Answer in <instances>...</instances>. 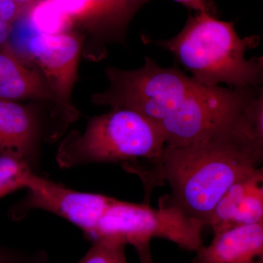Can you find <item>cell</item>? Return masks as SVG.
<instances>
[{"label": "cell", "instance_id": "2e32d148", "mask_svg": "<svg viewBox=\"0 0 263 263\" xmlns=\"http://www.w3.org/2000/svg\"><path fill=\"white\" fill-rule=\"evenodd\" d=\"M125 243L116 240L98 238L76 263H128Z\"/></svg>", "mask_w": 263, "mask_h": 263}, {"label": "cell", "instance_id": "8992f818", "mask_svg": "<svg viewBox=\"0 0 263 263\" xmlns=\"http://www.w3.org/2000/svg\"><path fill=\"white\" fill-rule=\"evenodd\" d=\"M262 94L260 86L230 89L201 86L157 125L166 148L186 146L245 114Z\"/></svg>", "mask_w": 263, "mask_h": 263}, {"label": "cell", "instance_id": "5bb4252c", "mask_svg": "<svg viewBox=\"0 0 263 263\" xmlns=\"http://www.w3.org/2000/svg\"><path fill=\"white\" fill-rule=\"evenodd\" d=\"M34 174L36 173L19 156L0 154V198L20 189H27Z\"/></svg>", "mask_w": 263, "mask_h": 263}, {"label": "cell", "instance_id": "ba28073f", "mask_svg": "<svg viewBox=\"0 0 263 263\" xmlns=\"http://www.w3.org/2000/svg\"><path fill=\"white\" fill-rule=\"evenodd\" d=\"M83 37L70 31L60 34H39L29 41L31 62L41 71L53 97V114L69 125L78 120L80 112L72 103V90L79 73Z\"/></svg>", "mask_w": 263, "mask_h": 263}, {"label": "cell", "instance_id": "30bf717a", "mask_svg": "<svg viewBox=\"0 0 263 263\" xmlns=\"http://www.w3.org/2000/svg\"><path fill=\"white\" fill-rule=\"evenodd\" d=\"M67 125L51 111L17 102L0 100V154L19 156L36 173L41 160V145L53 143L63 136Z\"/></svg>", "mask_w": 263, "mask_h": 263}, {"label": "cell", "instance_id": "8fae6325", "mask_svg": "<svg viewBox=\"0 0 263 263\" xmlns=\"http://www.w3.org/2000/svg\"><path fill=\"white\" fill-rule=\"evenodd\" d=\"M263 221V171L233 183L216 204L209 221L213 232Z\"/></svg>", "mask_w": 263, "mask_h": 263}, {"label": "cell", "instance_id": "d6986e66", "mask_svg": "<svg viewBox=\"0 0 263 263\" xmlns=\"http://www.w3.org/2000/svg\"><path fill=\"white\" fill-rule=\"evenodd\" d=\"M134 247L138 254L139 263H155L151 252L150 242L140 243Z\"/></svg>", "mask_w": 263, "mask_h": 263}, {"label": "cell", "instance_id": "44dd1931", "mask_svg": "<svg viewBox=\"0 0 263 263\" xmlns=\"http://www.w3.org/2000/svg\"><path fill=\"white\" fill-rule=\"evenodd\" d=\"M261 263H263V262H261Z\"/></svg>", "mask_w": 263, "mask_h": 263}, {"label": "cell", "instance_id": "6da1fadb", "mask_svg": "<svg viewBox=\"0 0 263 263\" xmlns=\"http://www.w3.org/2000/svg\"><path fill=\"white\" fill-rule=\"evenodd\" d=\"M263 95L248 110L200 139L165 148L160 178L171 188L166 199L185 214L209 224L216 204L235 182L263 160Z\"/></svg>", "mask_w": 263, "mask_h": 263}, {"label": "cell", "instance_id": "52a82bcc", "mask_svg": "<svg viewBox=\"0 0 263 263\" xmlns=\"http://www.w3.org/2000/svg\"><path fill=\"white\" fill-rule=\"evenodd\" d=\"M70 22L71 31L83 37L82 53L98 62L108 45L125 41L129 22L145 0H54Z\"/></svg>", "mask_w": 263, "mask_h": 263}, {"label": "cell", "instance_id": "ffe728a7", "mask_svg": "<svg viewBox=\"0 0 263 263\" xmlns=\"http://www.w3.org/2000/svg\"><path fill=\"white\" fill-rule=\"evenodd\" d=\"M22 11L28 8L31 5L37 3V0H12Z\"/></svg>", "mask_w": 263, "mask_h": 263}, {"label": "cell", "instance_id": "e0dca14e", "mask_svg": "<svg viewBox=\"0 0 263 263\" xmlns=\"http://www.w3.org/2000/svg\"><path fill=\"white\" fill-rule=\"evenodd\" d=\"M0 263H50L43 250H26L0 245Z\"/></svg>", "mask_w": 263, "mask_h": 263}, {"label": "cell", "instance_id": "4fadbf2b", "mask_svg": "<svg viewBox=\"0 0 263 263\" xmlns=\"http://www.w3.org/2000/svg\"><path fill=\"white\" fill-rule=\"evenodd\" d=\"M34 100L53 103V97L37 66L5 43L0 47V100Z\"/></svg>", "mask_w": 263, "mask_h": 263}, {"label": "cell", "instance_id": "3957f363", "mask_svg": "<svg viewBox=\"0 0 263 263\" xmlns=\"http://www.w3.org/2000/svg\"><path fill=\"white\" fill-rule=\"evenodd\" d=\"M165 148L163 134L152 119L131 109L114 108L89 118L84 133L71 131L60 143L56 159L65 169L121 162L132 174L141 168V161H148L161 185V161Z\"/></svg>", "mask_w": 263, "mask_h": 263}, {"label": "cell", "instance_id": "5b68a950", "mask_svg": "<svg viewBox=\"0 0 263 263\" xmlns=\"http://www.w3.org/2000/svg\"><path fill=\"white\" fill-rule=\"evenodd\" d=\"M204 227L201 221L188 216L166 199L160 200L157 209L115 199L99 221L91 240L107 238L136 247L161 238L185 250L197 252L203 246Z\"/></svg>", "mask_w": 263, "mask_h": 263}, {"label": "cell", "instance_id": "277c9868", "mask_svg": "<svg viewBox=\"0 0 263 263\" xmlns=\"http://www.w3.org/2000/svg\"><path fill=\"white\" fill-rule=\"evenodd\" d=\"M108 89L91 98L97 105L139 112L156 124L174 113L202 85L178 67H162L146 57L136 70L109 67Z\"/></svg>", "mask_w": 263, "mask_h": 263}, {"label": "cell", "instance_id": "9c48e42d", "mask_svg": "<svg viewBox=\"0 0 263 263\" xmlns=\"http://www.w3.org/2000/svg\"><path fill=\"white\" fill-rule=\"evenodd\" d=\"M27 190V195L8 212L12 220H22L32 211H46L78 227L90 240L115 200L100 194L76 191L37 174L32 175Z\"/></svg>", "mask_w": 263, "mask_h": 263}, {"label": "cell", "instance_id": "7c38bea8", "mask_svg": "<svg viewBox=\"0 0 263 263\" xmlns=\"http://www.w3.org/2000/svg\"><path fill=\"white\" fill-rule=\"evenodd\" d=\"M195 252L193 263L263 262V221L216 232L210 245Z\"/></svg>", "mask_w": 263, "mask_h": 263}, {"label": "cell", "instance_id": "9a60e30c", "mask_svg": "<svg viewBox=\"0 0 263 263\" xmlns=\"http://www.w3.org/2000/svg\"><path fill=\"white\" fill-rule=\"evenodd\" d=\"M30 20L41 34H60L71 31L68 19L53 0H41L34 5Z\"/></svg>", "mask_w": 263, "mask_h": 263}, {"label": "cell", "instance_id": "7a4b0ae2", "mask_svg": "<svg viewBox=\"0 0 263 263\" xmlns=\"http://www.w3.org/2000/svg\"><path fill=\"white\" fill-rule=\"evenodd\" d=\"M259 41L257 35L240 38L233 22L218 20L205 12H195L177 35L153 42L171 52L202 86L215 87L226 84L230 89H246L260 86L262 83V57H245L246 51L257 47Z\"/></svg>", "mask_w": 263, "mask_h": 263}, {"label": "cell", "instance_id": "ac0fdd59", "mask_svg": "<svg viewBox=\"0 0 263 263\" xmlns=\"http://www.w3.org/2000/svg\"><path fill=\"white\" fill-rule=\"evenodd\" d=\"M148 2V0H145ZM181 3L189 9L195 10V12H205L215 16L216 8L213 2L210 0H174Z\"/></svg>", "mask_w": 263, "mask_h": 263}]
</instances>
